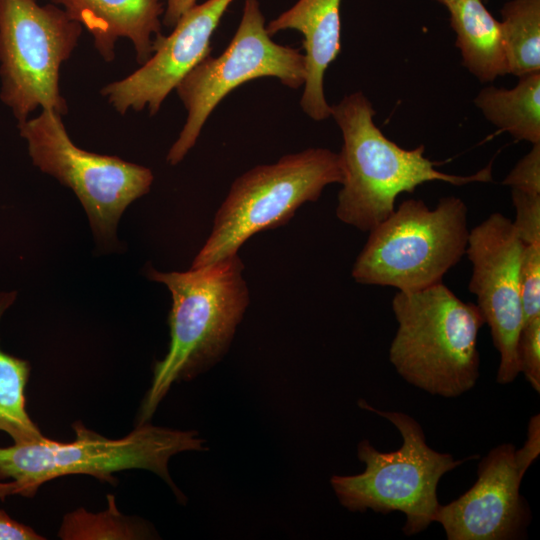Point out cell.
<instances>
[{
	"label": "cell",
	"instance_id": "1",
	"mask_svg": "<svg viewBox=\"0 0 540 540\" xmlns=\"http://www.w3.org/2000/svg\"><path fill=\"white\" fill-rule=\"evenodd\" d=\"M243 270L238 253L185 272L146 270L171 293L170 343L154 365L136 425L150 421L174 383L194 378L227 352L249 304Z\"/></svg>",
	"mask_w": 540,
	"mask_h": 540
},
{
	"label": "cell",
	"instance_id": "2",
	"mask_svg": "<svg viewBox=\"0 0 540 540\" xmlns=\"http://www.w3.org/2000/svg\"><path fill=\"white\" fill-rule=\"evenodd\" d=\"M375 110L361 91L346 95L331 106V117L340 128L343 144L338 153L342 188L337 218L369 232L395 209L398 195L412 193L419 185L442 181L455 186L492 180L491 164L472 175H454L436 169L425 156V147H400L374 122Z\"/></svg>",
	"mask_w": 540,
	"mask_h": 540
},
{
	"label": "cell",
	"instance_id": "3",
	"mask_svg": "<svg viewBox=\"0 0 540 540\" xmlns=\"http://www.w3.org/2000/svg\"><path fill=\"white\" fill-rule=\"evenodd\" d=\"M398 323L389 360L411 385L445 398L471 390L478 378V334L485 324L476 304L443 282L392 299Z\"/></svg>",
	"mask_w": 540,
	"mask_h": 540
},
{
	"label": "cell",
	"instance_id": "4",
	"mask_svg": "<svg viewBox=\"0 0 540 540\" xmlns=\"http://www.w3.org/2000/svg\"><path fill=\"white\" fill-rule=\"evenodd\" d=\"M75 439L59 442L40 439L0 447V481L18 484L19 494L33 497L40 486L65 475H89L99 481L115 483L114 473L144 469L160 476L182 500L173 483L168 463L184 451H202L205 440L197 431H181L149 423L119 439L107 438L84 424H73Z\"/></svg>",
	"mask_w": 540,
	"mask_h": 540
},
{
	"label": "cell",
	"instance_id": "5",
	"mask_svg": "<svg viewBox=\"0 0 540 540\" xmlns=\"http://www.w3.org/2000/svg\"><path fill=\"white\" fill-rule=\"evenodd\" d=\"M468 209L456 196L430 209L420 199L404 200L369 231L351 275L360 284L416 292L438 283L466 253Z\"/></svg>",
	"mask_w": 540,
	"mask_h": 540
},
{
	"label": "cell",
	"instance_id": "6",
	"mask_svg": "<svg viewBox=\"0 0 540 540\" xmlns=\"http://www.w3.org/2000/svg\"><path fill=\"white\" fill-rule=\"evenodd\" d=\"M359 405L390 421L400 432L402 445L395 451L380 452L368 440L361 441L357 455L365 470L357 475L332 476V488L341 505L351 512H402L406 518L404 534H417L434 522L442 476L478 456L455 460L451 454L430 448L420 424L410 415L381 411L363 400Z\"/></svg>",
	"mask_w": 540,
	"mask_h": 540
},
{
	"label": "cell",
	"instance_id": "7",
	"mask_svg": "<svg viewBox=\"0 0 540 540\" xmlns=\"http://www.w3.org/2000/svg\"><path fill=\"white\" fill-rule=\"evenodd\" d=\"M341 181L339 154L326 148L253 167L232 183L191 267L237 254L251 236L287 223L303 204L318 200L326 186Z\"/></svg>",
	"mask_w": 540,
	"mask_h": 540
},
{
	"label": "cell",
	"instance_id": "8",
	"mask_svg": "<svg viewBox=\"0 0 540 540\" xmlns=\"http://www.w3.org/2000/svg\"><path fill=\"white\" fill-rule=\"evenodd\" d=\"M82 28L55 4L0 0L1 99L19 123L38 107L67 113L59 72Z\"/></svg>",
	"mask_w": 540,
	"mask_h": 540
},
{
	"label": "cell",
	"instance_id": "9",
	"mask_svg": "<svg viewBox=\"0 0 540 540\" xmlns=\"http://www.w3.org/2000/svg\"><path fill=\"white\" fill-rule=\"evenodd\" d=\"M273 77L297 89L306 78L304 54L274 42L258 0H245L242 17L227 48L201 60L175 88L187 110L186 122L170 148L167 161L176 165L195 145L208 117L232 90L257 78Z\"/></svg>",
	"mask_w": 540,
	"mask_h": 540
},
{
	"label": "cell",
	"instance_id": "10",
	"mask_svg": "<svg viewBox=\"0 0 540 540\" xmlns=\"http://www.w3.org/2000/svg\"><path fill=\"white\" fill-rule=\"evenodd\" d=\"M29 155L42 172L71 188L82 203L97 241L115 246L118 221L129 204L149 192L150 169L119 157L88 152L70 139L55 111L19 123Z\"/></svg>",
	"mask_w": 540,
	"mask_h": 540
},
{
	"label": "cell",
	"instance_id": "11",
	"mask_svg": "<svg viewBox=\"0 0 540 540\" xmlns=\"http://www.w3.org/2000/svg\"><path fill=\"white\" fill-rule=\"evenodd\" d=\"M523 242L513 222L499 212L469 230L466 255L472 265L469 291L477 298L500 354L498 384L518 374V339L523 324L520 264Z\"/></svg>",
	"mask_w": 540,
	"mask_h": 540
},
{
	"label": "cell",
	"instance_id": "12",
	"mask_svg": "<svg viewBox=\"0 0 540 540\" xmlns=\"http://www.w3.org/2000/svg\"><path fill=\"white\" fill-rule=\"evenodd\" d=\"M233 1L206 0L194 5L168 36L154 39L153 54L139 69L106 85L101 94L121 114L144 108L156 114L179 82L210 55L211 37Z\"/></svg>",
	"mask_w": 540,
	"mask_h": 540
},
{
	"label": "cell",
	"instance_id": "13",
	"mask_svg": "<svg viewBox=\"0 0 540 540\" xmlns=\"http://www.w3.org/2000/svg\"><path fill=\"white\" fill-rule=\"evenodd\" d=\"M515 446L491 449L478 465L474 485L454 501L439 505L434 522L448 540H513L525 535L531 515L520 494L523 479Z\"/></svg>",
	"mask_w": 540,
	"mask_h": 540
},
{
	"label": "cell",
	"instance_id": "14",
	"mask_svg": "<svg viewBox=\"0 0 540 540\" xmlns=\"http://www.w3.org/2000/svg\"><path fill=\"white\" fill-rule=\"evenodd\" d=\"M340 4L341 0H298L266 26L270 36L287 29L303 35L306 78L300 106L315 121L331 117L324 75L341 49Z\"/></svg>",
	"mask_w": 540,
	"mask_h": 540
},
{
	"label": "cell",
	"instance_id": "15",
	"mask_svg": "<svg viewBox=\"0 0 540 540\" xmlns=\"http://www.w3.org/2000/svg\"><path fill=\"white\" fill-rule=\"evenodd\" d=\"M52 1L92 35L94 46L105 61L114 59L119 38L132 42L140 64L153 54V41L161 34V0Z\"/></svg>",
	"mask_w": 540,
	"mask_h": 540
},
{
	"label": "cell",
	"instance_id": "16",
	"mask_svg": "<svg viewBox=\"0 0 540 540\" xmlns=\"http://www.w3.org/2000/svg\"><path fill=\"white\" fill-rule=\"evenodd\" d=\"M446 8L463 66L483 83L509 74L500 21L482 0H455Z\"/></svg>",
	"mask_w": 540,
	"mask_h": 540
},
{
	"label": "cell",
	"instance_id": "17",
	"mask_svg": "<svg viewBox=\"0 0 540 540\" xmlns=\"http://www.w3.org/2000/svg\"><path fill=\"white\" fill-rule=\"evenodd\" d=\"M512 89L486 86L474 98L484 117L518 141L540 143V72L518 77Z\"/></svg>",
	"mask_w": 540,
	"mask_h": 540
},
{
	"label": "cell",
	"instance_id": "18",
	"mask_svg": "<svg viewBox=\"0 0 540 540\" xmlns=\"http://www.w3.org/2000/svg\"><path fill=\"white\" fill-rule=\"evenodd\" d=\"M15 298V292L0 293V320ZM29 375L27 360L8 354L0 347V431L7 433L14 443L44 436L26 410L25 388Z\"/></svg>",
	"mask_w": 540,
	"mask_h": 540
},
{
	"label": "cell",
	"instance_id": "19",
	"mask_svg": "<svg viewBox=\"0 0 540 540\" xmlns=\"http://www.w3.org/2000/svg\"><path fill=\"white\" fill-rule=\"evenodd\" d=\"M500 13L509 74L540 72V0H508Z\"/></svg>",
	"mask_w": 540,
	"mask_h": 540
},
{
	"label": "cell",
	"instance_id": "20",
	"mask_svg": "<svg viewBox=\"0 0 540 540\" xmlns=\"http://www.w3.org/2000/svg\"><path fill=\"white\" fill-rule=\"evenodd\" d=\"M107 501L108 508L99 513L81 508L66 514L59 529V537L67 540L151 538L152 532L148 525L123 515L113 495H107Z\"/></svg>",
	"mask_w": 540,
	"mask_h": 540
},
{
	"label": "cell",
	"instance_id": "21",
	"mask_svg": "<svg viewBox=\"0 0 540 540\" xmlns=\"http://www.w3.org/2000/svg\"><path fill=\"white\" fill-rule=\"evenodd\" d=\"M523 323L540 318V242L523 244L520 264Z\"/></svg>",
	"mask_w": 540,
	"mask_h": 540
},
{
	"label": "cell",
	"instance_id": "22",
	"mask_svg": "<svg viewBox=\"0 0 540 540\" xmlns=\"http://www.w3.org/2000/svg\"><path fill=\"white\" fill-rule=\"evenodd\" d=\"M519 370L532 388L540 392V319L522 324L518 346Z\"/></svg>",
	"mask_w": 540,
	"mask_h": 540
},
{
	"label": "cell",
	"instance_id": "23",
	"mask_svg": "<svg viewBox=\"0 0 540 540\" xmlns=\"http://www.w3.org/2000/svg\"><path fill=\"white\" fill-rule=\"evenodd\" d=\"M516 210L513 222L523 244L540 242V195L511 189Z\"/></svg>",
	"mask_w": 540,
	"mask_h": 540
},
{
	"label": "cell",
	"instance_id": "24",
	"mask_svg": "<svg viewBox=\"0 0 540 540\" xmlns=\"http://www.w3.org/2000/svg\"><path fill=\"white\" fill-rule=\"evenodd\" d=\"M503 184L530 194L540 195V143L522 157L503 180Z\"/></svg>",
	"mask_w": 540,
	"mask_h": 540
},
{
	"label": "cell",
	"instance_id": "25",
	"mask_svg": "<svg viewBox=\"0 0 540 540\" xmlns=\"http://www.w3.org/2000/svg\"><path fill=\"white\" fill-rule=\"evenodd\" d=\"M540 453V415L532 416L528 423L527 439L523 447L515 450V460L522 476Z\"/></svg>",
	"mask_w": 540,
	"mask_h": 540
},
{
	"label": "cell",
	"instance_id": "26",
	"mask_svg": "<svg viewBox=\"0 0 540 540\" xmlns=\"http://www.w3.org/2000/svg\"><path fill=\"white\" fill-rule=\"evenodd\" d=\"M45 537L33 528L12 519L4 510H0V540H43Z\"/></svg>",
	"mask_w": 540,
	"mask_h": 540
},
{
	"label": "cell",
	"instance_id": "27",
	"mask_svg": "<svg viewBox=\"0 0 540 540\" xmlns=\"http://www.w3.org/2000/svg\"><path fill=\"white\" fill-rule=\"evenodd\" d=\"M196 4L197 0H166L163 24L173 28L181 16Z\"/></svg>",
	"mask_w": 540,
	"mask_h": 540
},
{
	"label": "cell",
	"instance_id": "28",
	"mask_svg": "<svg viewBox=\"0 0 540 540\" xmlns=\"http://www.w3.org/2000/svg\"><path fill=\"white\" fill-rule=\"evenodd\" d=\"M19 486L14 481H0V499L4 500L8 496L18 495Z\"/></svg>",
	"mask_w": 540,
	"mask_h": 540
},
{
	"label": "cell",
	"instance_id": "29",
	"mask_svg": "<svg viewBox=\"0 0 540 540\" xmlns=\"http://www.w3.org/2000/svg\"><path fill=\"white\" fill-rule=\"evenodd\" d=\"M437 1L438 3L444 5V6H447L448 4H450L451 2L455 1V0H435Z\"/></svg>",
	"mask_w": 540,
	"mask_h": 540
},
{
	"label": "cell",
	"instance_id": "30",
	"mask_svg": "<svg viewBox=\"0 0 540 540\" xmlns=\"http://www.w3.org/2000/svg\"><path fill=\"white\" fill-rule=\"evenodd\" d=\"M487 1V0H486Z\"/></svg>",
	"mask_w": 540,
	"mask_h": 540
}]
</instances>
